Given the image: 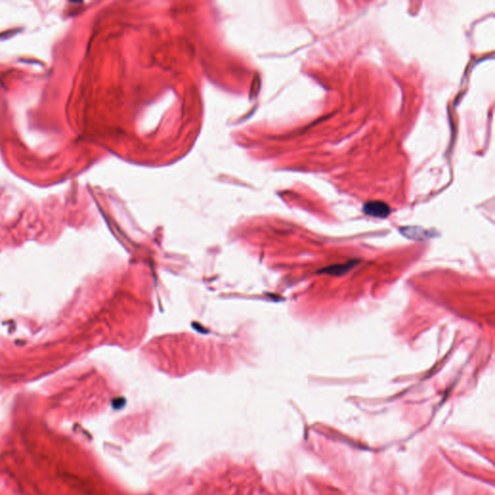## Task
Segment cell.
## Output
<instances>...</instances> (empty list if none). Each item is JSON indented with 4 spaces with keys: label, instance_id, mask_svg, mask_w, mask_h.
I'll return each mask as SVG.
<instances>
[{
    "label": "cell",
    "instance_id": "6da1fadb",
    "mask_svg": "<svg viewBox=\"0 0 495 495\" xmlns=\"http://www.w3.org/2000/svg\"><path fill=\"white\" fill-rule=\"evenodd\" d=\"M363 211L365 214L373 218L384 219L390 215L391 208L387 203L374 201L366 203L363 207Z\"/></svg>",
    "mask_w": 495,
    "mask_h": 495
},
{
    "label": "cell",
    "instance_id": "7a4b0ae2",
    "mask_svg": "<svg viewBox=\"0 0 495 495\" xmlns=\"http://www.w3.org/2000/svg\"><path fill=\"white\" fill-rule=\"evenodd\" d=\"M355 263H356V261H350V262H348L345 264H339V265H335V266H330L329 268L324 269L323 272H325V273L329 274V275H335V276L342 275V274L348 273L349 270H351L355 266Z\"/></svg>",
    "mask_w": 495,
    "mask_h": 495
}]
</instances>
